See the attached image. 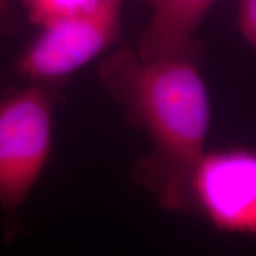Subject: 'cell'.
<instances>
[{
	"label": "cell",
	"instance_id": "1",
	"mask_svg": "<svg viewBox=\"0 0 256 256\" xmlns=\"http://www.w3.org/2000/svg\"><path fill=\"white\" fill-rule=\"evenodd\" d=\"M100 77L151 142L137 164L140 181L166 208L190 206L210 122V96L192 50L156 58L120 50L101 64Z\"/></svg>",
	"mask_w": 256,
	"mask_h": 256
},
{
	"label": "cell",
	"instance_id": "7",
	"mask_svg": "<svg viewBox=\"0 0 256 256\" xmlns=\"http://www.w3.org/2000/svg\"><path fill=\"white\" fill-rule=\"evenodd\" d=\"M239 28L248 42L256 47V0H239Z\"/></svg>",
	"mask_w": 256,
	"mask_h": 256
},
{
	"label": "cell",
	"instance_id": "4",
	"mask_svg": "<svg viewBox=\"0 0 256 256\" xmlns=\"http://www.w3.org/2000/svg\"><path fill=\"white\" fill-rule=\"evenodd\" d=\"M192 204L216 228L256 235V150L204 154L192 174Z\"/></svg>",
	"mask_w": 256,
	"mask_h": 256
},
{
	"label": "cell",
	"instance_id": "3",
	"mask_svg": "<svg viewBox=\"0 0 256 256\" xmlns=\"http://www.w3.org/2000/svg\"><path fill=\"white\" fill-rule=\"evenodd\" d=\"M122 0H108L87 16L42 26L18 57V73L32 82L52 84L76 73L112 44L121 24Z\"/></svg>",
	"mask_w": 256,
	"mask_h": 256
},
{
	"label": "cell",
	"instance_id": "6",
	"mask_svg": "<svg viewBox=\"0 0 256 256\" xmlns=\"http://www.w3.org/2000/svg\"><path fill=\"white\" fill-rule=\"evenodd\" d=\"M108 0H24L30 20L46 26L64 18L87 16L101 9Z\"/></svg>",
	"mask_w": 256,
	"mask_h": 256
},
{
	"label": "cell",
	"instance_id": "5",
	"mask_svg": "<svg viewBox=\"0 0 256 256\" xmlns=\"http://www.w3.org/2000/svg\"><path fill=\"white\" fill-rule=\"evenodd\" d=\"M151 20L140 40L142 58L191 52L192 37L216 0H146Z\"/></svg>",
	"mask_w": 256,
	"mask_h": 256
},
{
	"label": "cell",
	"instance_id": "8",
	"mask_svg": "<svg viewBox=\"0 0 256 256\" xmlns=\"http://www.w3.org/2000/svg\"><path fill=\"white\" fill-rule=\"evenodd\" d=\"M12 3L13 0H0V34L9 32L13 26Z\"/></svg>",
	"mask_w": 256,
	"mask_h": 256
},
{
	"label": "cell",
	"instance_id": "2",
	"mask_svg": "<svg viewBox=\"0 0 256 256\" xmlns=\"http://www.w3.org/2000/svg\"><path fill=\"white\" fill-rule=\"evenodd\" d=\"M54 98L33 82L0 100V206L13 210L28 198L50 160Z\"/></svg>",
	"mask_w": 256,
	"mask_h": 256
}]
</instances>
